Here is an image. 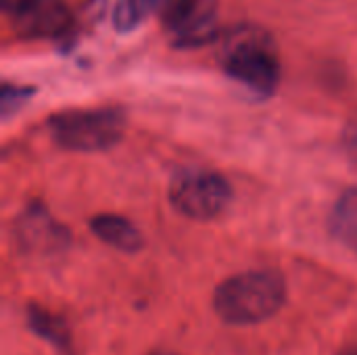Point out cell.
Wrapping results in <instances>:
<instances>
[{
	"instance_id": "cell-10",
	"label": "cell",
	"mask_w": 357,
	"mask_h": 355,
	"mask_svg": "<svg viewBox=\"0 0 357 355\" xmlns=\"http://www.w3.org/2000/svg\"><path fill=\"white\" fill-rule=\"evenodd\" d=\"M27 320H29L31 331H36L42 339L50 341L61 352H71V337L61 318H54L50 312L38 305H31L27 312Z\"/></svg>"
},
{
	"instance_id": "cell-11",
	"label": "cell",
	"mask_w": 357,
	"mask_h": 355,
	"mask_svg": "<svg viewBox=\"0 0 357 355\" xmlns=\"http://www.w3.org/2000/svg\"><path fill=\"white\" fill-rule=\"evenodd\" d=\"M163 0H119L115 8V25L119 29H130L138 25L151 10L161 8Z\"/></svg>"
},
{
	"instance_id": "cell-6",
	"label": "cell",
	"mask_w": 357,
	"mask_h": 355,
	"mask_svg": "<svg viewBox=\"0 0 357 355\" xmlns=\"http://www.w3.org/2000/svg\"><path fill=\"white\" fill-rule=\"evenodd\" d=\"M13 29L23 38H54L67 31L71 15L63 0H0Z\"/></svg>"
},
{
	"instance_id": "cell-1",
	"label": "cell",
	"mask_w": 357,
	"mask_h": 355,
	"mask_svg": "<svg viewBox=\"0 0 357 355\" xmlns=\"http://www.w3.org/2000/svg\"><path fill=\"white\" fill-rule=\"evenodd\" d=\"M284 301L287 282L272 270H249L230 276L213 293L215 314L234 326L259 324L278 314Z\"/></svg>"
},
{
	"instance_id": "cell-9",
	"label": "cell",
	"mask_w": 357,
	"mask_h": 355,
	"mask_svg": "<svg viewBox=\"0 0 357 355\" xmlns=\"http://www.w3.org/2000/svg\"><path fill=\"white\" fill-rule=\"evenodd\" d=\"M331 230L347 245H357V188H349L333 207Z\"/></svg>"
},
{
	"instance_id": "cell-7",
	"label": "cell",
	"mask_w": 357,
	"mask_h": 355,
	"mask_svg": "<svg viewBox=\"0 0 357 355\" xmlns=\"http://www.w3.org/2000/svg\"><path fill=\"white\" fill-rule=\"evenodd\" d=\"M90 228L102 243H107L119 251H126V253H136L144 245L142 232L130 220L115 216V213L94 216L90 222Z\"/></svg>"
},
{
	"instance_id": "cell-12",
	"label": "cell",
	"mask_w": 357,
	"mask_h": 355,
	"mask_svg": "<svg viewBox=\"0 0 357 355\" xmlns=\"http://www.w3.org/2000/svg\"><path fill=\"white\" fill-rule=\"evenodd\" d=\"M31 92H33L31 88L4 84V88H2V115L8 117L13 111H17V107H21L31 96Z\"/></svg>"
},
{
	"instance_id": "cell-14",
	"label": "cell",
	"mask_w": 357,
	"mask_h": 355,
	"mask_svg": "<svg viewBox=\"0 0 357 355\" xmlns=\"http://www.w3.org/2000/svg\"><path fill=\"white\" fill-rule=\"evenodd\" d=\"M165 355H167V354H165Z\"/></svg>"
},
{
	"instance_id": "cell-8",
	"label": "cell",
	"mask_w": 357,
	"mask_h": 355,
	"mask_svg": "<svg viewBox=\"0 0 357 355\" xmlns=\"http://www.w3.org/2000/svg\"><path fill=\"white\" fill-rule=\"evenodd\" d=\"M19 239L29 249H52L65 245V232L48 218L42 207H31L19 220Z\"/></svg>"
},
{
	"instance_id": "cell-4",
	"label": "cell",
	"mask_w": 357,
	"mask_h": 355,
	"mask_svg": "<svg viewBox=\"0 0 357 355\" xmlns=\"http://www.w3.org/2000/svg\"><path fill=\"white\" fill-rule=\"evenodd\" d=\"M232 188L228 180L209 169L182 172L169 186L174 209L190 220H213L230 203Z\"/></svg>"
},
{
	"instance_id": "cell-5",
	"label": "cell",
	"mask_w": 357,
	"mask_h": 355,
	"mask_svg": "<svg viewBox=\"0 0 357 355\" xmlns=\"http://www.w3.org/2000/svg\"><path fill=\"white\" fill-rule=\"evenodd\" d=\"M161 23L174 46H203L218 33L215 0H163Z\"/></svg>"
},
{
	"instance_id": "cell-13",
	"label": "cell",
	"mask_w": 357,
	"mask_h": 355,
	"mask_svg": "<svg viewBox=\"0 0 357 355\" xmlns=\"http://www.w3.org/2000/svg\"><path fill=\"white\" fill-rule=\"evenodd\" d=\"M345 355H357V347H354V349H349V352H347V354Z\"/></svg>"
},
{
	"instance_id": "cell-2",
	"label": "cell",
	"mask_w": 357,
	"mask_h": 355,
	"mask_svg": "<svg viewBox=\"0 0 357 355\" xmlns=\"http://www.w3.org/2000/svg\"><path fill=\"white\" fill-rule=\"evenodd\" d=\"M224 71L249 90L270 96L280 82V59L272 36L257 25L228 29L220 44Z\"/></svg>"
},
{
	"instance_id": "cell-3",
	"label": "cell",
	"mask_w": 357,
	"mask_h": 355,
	"mask_svg": "<svg viewBox=\"0 0 357 355\" xmlns=\"http://www.w3.org/2000/svg\"><path fill=\"white\" fill-rule=\"evenodd\" d=\"M56 144L67 151L96 153L117 144L126 130V115L121 109H73L63 111L48 121Z\"/></svg>"
}]
</instances>
